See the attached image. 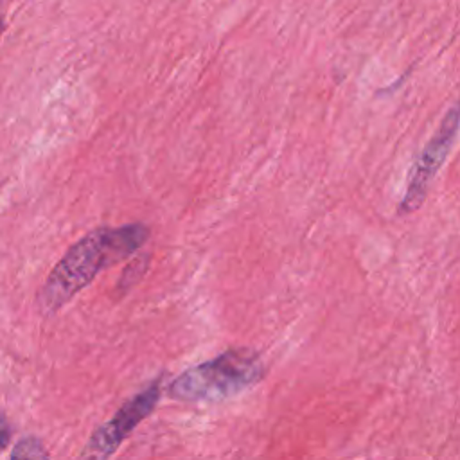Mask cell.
Wrapping results in <instances>:
<instances>
[{
  "label": "cell",
  "mask_w": 460,
  "mask_h": 460,
  "mask_svg": "<svg viewBox=\"0 0 460 460\" xmlns=\"http://www.w3.org/2000/svg\"><path fill=\"white\" fill-rule=\"evenodd\" d=\"M262 376L264 365L253 350L234 349L181 372L169 394L180 401H219L259 383Z\"/></svg>",
  "instance_id": "obj_2"
},
{
  "label": "cell",
  "mask_w": 460,
  "mask_h": 460,
  "mask_svg": "<svg viewBox=\"0 0 460 460\" xmlns=\"http://www.w3.org/2000/svg\"><path fill=\"white\" fill-rule=\"evenodd\" d=\"M158 399L160 379H155L146 390L126 401L108 422L93 431L77 460H108L137 424L153 411Z\"/></svg>",
  "instance_id": "obj_4"
},
{
  "label": "cell",
  "mask_w": 460,
  "mask_h": 460,
  "mask_svg": "<svg viewBox=\"0 0 460 460\" xmlns=\"http://www.w3.org/2000/svg\"><path fill=\"white\" fill-rule=\"evenodd\" d=\"M149 230L142 223L124 226H101L88 232L52 268L40 291V305L56 311L79 289L90 284L95 275L138 250L147 241Z\"/></svg>",
  "instance_id": "obj_1"
},
{
  "label": "cell",
  "mask_w": 460,
  "mask_h": 460,
  "mask_svg": "<svg viewBox=\"0 0 460 460\" xmlns=\"http://www.w3.org/2000/svg\"><path fill=\"white\" fill-rule=\"evenodd\" d=\"M458 128H460V99L449 108V111L444 115L440 122L438 131L433 135V138L417 156L408 178V187L399 205V214H410L420 207L431 180L435 178L437 171L444 164L455 142Z\"/></svg>",
  "instance_id": "obj_3"
},
{
  "label": "cell",
  "mask_w": 460,
  "mask_h": 460,
  "mask_svg": "<svg viewBox=\"0 0 460 460\" xmlns=\"http://www.w3.org/2000/svg\"><path fill=\"white\" fill-rule=\"evenodd\" d=\"M9 460H49V455L38 437H23L14 444Z\"/></svg>",
  "instance_id": "obj_5"
},
{
  "label": "cell",
  "mask_w": 460,
  "mask_h": 460,
  "mask_svg": "<svg viewBox=\"0 0 460 460\" xmlns=\"http://www.w3.org/2000/svg\"><path fill=\"white\" fill-rule=\"evenodd\" d=\"M11 440V428H9V422L5 420L4 413L0 411V451H4L7 447Z\"/></svg>",
  "instance_id": "obj_6"
}]
</instances>
